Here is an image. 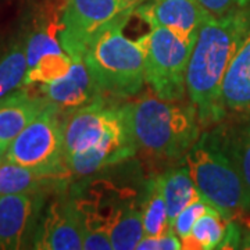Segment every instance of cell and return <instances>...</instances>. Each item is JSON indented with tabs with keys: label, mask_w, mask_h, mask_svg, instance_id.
Segmentation results:
<instances>
[{
	"label": "cell",
	"mask_w": 250,
	"mask_h": 250,
	"mask_svg": "<svg viewBox=\"0 0 250 250\" xmlns=\"http://www.w3.org/2000/svg\"><path fill=\"white\" fill-rule=\"evenodd\" d=\"M134 14L149 27L166 28L193 45L202 25L211 16L199 0H145L135 7Z\"/></svg>",
	"instance_id": "11"
},
{
	"label": "cell",
	"mask_w": 250,
	"mask_h": 250,
	"mask_svg": "<svg viewBox=\"0 0 250 250\" xmlns=\"http://www.w3.org/2000/svg\"><path fill=\"white\" fill-rule=\"evenodd\" d=\"M139 3H141V0H139Z\"/></svg>",
	"instance_id": "32"
},
{
	"label": "cell",
	"mask_w": 250,
	"mask_h": 250,
	"mask_svg": "<svg viewBox=\"0 0 250 250\" xmlns=\"http://www.w3.org/2000/svg\"><path fill=\"white\" fill-rule=\"evenodd\" d=\"M211 210H214V207L210 203H207L206 200H199V202H195V203L189 205L177 215L175 221L172 224V231L177 233L179 236V239L182 241L184 238H187L188 235L190 233L197 220L203 214H206V213L211 211Z\"/></svg>",
	"instance_id": "24"
},
{
	"label": "cell",
	"mask_w": 250,
	"mask_h": 250,
	"mask_svg": "<svg viewBox=\"0 0 250 250\" xmlns=\"http://www.w3.org/2000/svg\"><path fill=\"white\" fill-rule=\"evenodd\" d=\"M242 232H243V229H242L241 224L236 223V221H228L225 235H224L218 249H239L241 248Z\"/></svg>",
	"instance_id": "28"
},
{
	"label": "cell",
	"mask_w": 250,
	"mask_h": 250,
	"mask_svg": "<svg viewBox=\"0 0 250 250\" xmlns=\"http://www.w3.org/2000/svg\"><path fill=\"white\" fill-rule=\"evenodd\" d=\"M49 190L0 196V250H17L32 243Z\"/></svg>",
	"instance_id": "10"
},
{
	"label": "cell",
	"mask_w": 250,
	"mask_h": 250,
	"mask_svg": "<svg viewBox=\"0 0 250 250\" xmlns=\"http://www.w3.org/2000/svg\"><path fill=\"white\" fill-rule=\"evenodd\" d=\"M135 152L154 161L184 160L200 136L196 108L184 100H166L152 89L121 104Z\"/></svg>",
	"instance_id": "2"
},
{
	"label": "cell",
	"mask_w": 250,
	"mask_h": 250,
	"mask_svg": "<svg viewBox=\"0 0 250 250\" xmlns=\"http://www.w3.org/2000/svg\"><path fill=\"white\" fill-rule=\"evenodd\" d=\"M139 0H67L60 18L59 41L72 60L83 59L85 50L103 28L132 16Z\"/></svg>",
	"instance_id": "7"
},
{
	"label": "cell",
	"mask_w": 250,
	"mask_h": 250,
	"mask_svg": "<svg viewBox=\"0 0 250 250\" xmlns=\"http://www.w3.org/2000/svg\"><path fill=\"white\" fill-rule=\"evenodd\" d=\"M1 159H3V154L0 153V161H1Z\"/></svg>",
	"instance_id": "30"
},
{
	"label": "cell",
	"mask_w": 250,
	"mask_h": 250,
	"mask_svg": "<svg viewBox=\"0 0 250 250\" xmlns=\"http://www.w3.org/2000/svg\"><path fill=\"white\" fill-rule=\"evenodd\" d=\"M28 70L25 42L14 45L0 59V99L24 86Z\"/></svg>",
	"instance_id": "21"
},
{
	"label": "cell",
	"mask_w": 250,
	"mask_h": 250,
	"mask_svg": "<svg viewBox=\"0 0 250 250\" xmlns=\"http://www.w3.org/2000/svg\"><path fill=\"white\" fill-rule=\"evenodd\" d=\"M250 29V7L210 16L202 25L188 62L187 93L202 128L224 123L221 86L225 71Z\"/></svg>",
	"instance_id": "1"
},
{
	"label": "cell",
	"mask_w": 250,
	"mask_h": 250,
	"mask_svg": "<svg viewBox=\"0 0 250 250\" xmlns=\"http://www.w3.org/2000/svg\"><path fill=\"white\" fill-rule=\"evenodd\" d=\"M160 182L161 192L167 205L168 221L171 228L177 215L189 205L205 200L200 190L197 189L195 181L192 179L187 167L171 168L164 174L157 175Z\"/></svg>",
	"instance_id": "16"
},
{
	"label": "cell",
	"mask_w": 250,
	"mask_h": 250,
	"mask_svg": "<svg viewBox=\"0 0 250 250\" xmlns=\"http://www.w3.org/2000/svg\"><path fill=\"white\" fill-rule=\"evenodd\" d=\"M239 249H250V229H246L242 232L241 248Z\"/></svg>",
	"instance_id": "29"
},
{
	"label": "cell",
	"mask_w": 250,
	"mask_h": 250,
	"mask_svg": "<svg viewBox=\"0 0 250 250\" xmlns=\"http://www.w3.org/2000/svg\"><path fill=\"white\" fill-rule=\"evenodd\" d=\"M108 235L114 250L136 249L145 236L142 223V206L138 207L135 200L117 206L108 221Z\"/></svg>",
	"instance_id": "17"
},
{
	"label": "cell",
	"mask_w": 250,
	"mask_h": 250,
	"mask_svg": "<svg viewBox=\"0 0 250 250\" xmlns=\"http://www.w3.org/2000/svg\"><path fill=\"white\" fill-rule=\"evenodd\" d=\"M203 9L211 16H225L250 7V0H199Z\"/></svg>",
	"instance_id": "26"
},
{
	"label": "cell",
	"mask_w": 250,
	"mask_h": 250,
	"mask_svg": "<svg viewBox=\"0 0 250 250\" xmlns=\"http://www.w3.org/2000/svg\"><path fill=\"white\" fill-rule=\"evenodd\" d=\"M47 104L42 95L17 89L0 99V153L4 154L18 134Z\"/></svg>",
	"instance_id": "14"
},
{
	"label": "cell",
	"mask_w": 250,
	"mask_h": 250,
	"mask_svg": "<svg viewBox=\"0 0 250 250\" xmlns=\"http://www.w3.org/2000/svg\"><path fill=\"white\" fill-rule=\"evenodd\" d=\"M182 161L207 203L228 221H246L250 214L249 197L228 152L223 123L200 134Z\"/></svg>",
	"instance_id": "3"
},
{
	"label": "cell",
	"mask_w": 250,
	"mask_h": 250,
	"mask_svg": "<svg viewBox=\"0 0 250 250\" xmlns=\"http://www.w3.org/2000/svg\"><path fill=\"white\" fill-rule=\"evenodd\" d=\"M64 160L96 147L116 135L128 132L123 107L100 98L62 116Z\"/></svg>",
	"instance_id": "8"
},
{
	"label": "cell",
	"mask_w": 250,
	"mask_h": 250,
	"mask_svg": "<svg viewBox=\"0 0 250 250\" xmlns=\"http://www.w3.org/2000/svg\"><path fill=\"white\" fill-rule=\"evenodd\" d=\"M3 159L39 172L70 175L64 160L62 113L47 103L11 142Z\"/></svg>",
	"instance_id": "6"
},
{
	"label": "cell",
	"mask_w": 250,
	"mask_h": 250,
	"mask_svg": "<svg viewBox=\"0 0 250 250\" xmlns=\"http://www.w3.org/2000/svg\"><path fill=\"white\" fill-rule=\"evenodd\" d=\"M70 175L46 174L31 170L1 159L0 161V196L24 192L60 190L67 187Z\"/></svg>",
	"instance_id": "15"
},
{
	"label": "cell",
	"mask_w": 250,
	"mask_h": 250,
	"mask_svg": "<svg viewBox=\"0 0 250 250\" xmlns=\"http://www.w3.org/2000/svg\"><path fill=\"white\" fill-rule=\"evenodd\" d=\"M142 1H145V0H141V3H142Z\"/></svg>",
	"instance_id": "31"
},
{
	"label": "cell",
	"mask_w": 250,
	"mask_h": 250,
	"mask_svg": "<svg viewBox=\"0 0 250 250\" xmlns=\"http://www.w3.org/2000/svg\"><path fill=\"white\" fill-rule=\"evenodd\" d=\"M138 250H181L182 242L172 229L160 236H143L136 246Z\"/></svg>",
	"instance_id": "25"
},
{
	"label": "cell",
	"mask_w": 250,
	"mask_h": 250,
	"mask_svg": "<svg viewBox=\"0 0 250 250\" xmlns=\"http://www.w3.org/2000/svg\"><path fill=\"white\" fill-rule=\"evenodd\" d=\"M82 249L110 250L113 249L110 235L106 231H92L82 233Z\"/></svg>",
	"instance_id": "27"
},
{
	"label": "cell",
	"mask_w": 250,
	"mask_h": 250,
	"mask_svg": "<svg viewBox=\"0 0 250 250\" xmlns=\"http://www.w3.org/2000/svg\"><path fill=\"white\" fill-rule=\"evenodd\" d=\"M64 189L42 210L31 248L41 250L82 249L81 213L74 197L67 196Z\"/></svg>",
	"instance_id": "9"
},
{
	"label": "cell",
	"mask_w": 250,
	"mask_h": 250,
	"mask_svg": "<svg viewBox=\"0 0 250 250\" xmlns=\"http://www.w3.org/2000/svg\"><path fill=\"white\" fill-rule=\"evenodd\" d=\"M221 100L225 118H250V29L225 71Z\"/></svg>",
	"instance_id": "13"
},
{
	"label": "cell",
	"mask_w": 250,
	"mask_h": 250,
	"mask_svg": "<svg viewBox=\"0 0 250 250\" xmlns=\"http://www.w3.org/2000/svg\"><path fill=\"white\" fill-rule=\"evenodd\" d=\"M136 42L143 52L145 80L153 93L166 100H184L193 43L163 27H150Z\"/></svg>",
	"instance_id": "5"
},
{
	"label": "cell",
	"mask_w": 250,
	"mask_h": 250,
	"mask_svg": "<svg viewBox=\"0 0 250 250\" xmlns=\"http://www.w3.org/2000/svg\"><path fill=\"white\" fill-rule=\"evenodd\" d=\"M41 95L62 116L104 98L90 77L83 59L72 60L71 70L59 80L41 85Z\"/></svg>",
	"instance_id": "12"
},
{
	"label": "cell",
	"mask_w": 250,
	"mask_h": 250,
	"mask_svg": "<svg viewBox=\"0 0 250 250\" xmlns=\"http://www.w3.org/2000/svg\"><path fill=\"white\" fill-rule=\"evenodd\" d=\"M142 223L145 236H160L172 229L157 177L150 179L146 188V195L142 202Z\"/></svg>",
	"instance_id": "19"
},
{
	"label": "cell",
	"mask_w": 250,
	"mask_h": 250,
	"mask_svg": "<svg viewBox=\"0 0 250 250\" xmlns=\"http://www.w3.org/2000/svg\"><path fill=\"white\" fill-rule=\"evenodd\" d=\"M228 220L217 210H211L197 220L190 233L182 239V249L211 250L218 249L223 241Z\"/></svg>",
	"instance_id": "18"
},
{
	"label": "cell",
	"mask_w": 250,
	"mask_h": 250,
	"mask_svg": "<svg viewBox=\"0 0 250 250\" xmlns=\"http://www.w3.org/2000/svg\"><path fill=\"white\" fill-rule=\"evenodd\" d=\"M236 125L224 124L228 152L245 184L250 203V118Z\"/></svg>",
	"instance_id": "20"
},
{
	"label": "cell",
	"mask_w": 250,
	"mask_h": 250,
	"mask_svg": "<svg viewBox=\"0 0 250 250\" xmlns=\"http://www.w3.org/2000/svg\"><path fill=\"white\" fill-rule=\"evenodd\" d=\"M72 59L65 52L47 53L29 67L24 78V86L35 83H49L67 75L71 70Z\"/></svg>",
	"instance_id": "22"
},
{
	"label": "cell",
	"mask_w": 250,
	"mask_h": 250,
	"mask_svg": "<svg viewBox=\"0 0 250 250\" xmlns=\"http://www.w3.org/2000/svg\"><path fill=\"white\" fill-rule=\"evenodd\" d=\"M62 29V22H49L43 27L38 28L25 41V53H27L28 68L32 67L42 56L47 53H59L64 52L59 34Z\"/></svg>",
	"instance_id": "23"
},
{
	"label": "cell",
	"mask_w": 250,
	"mask_h": 250,
	"mask_svg": "<svg viewBox=\"0 0 250 250\" xmlns=\"http://www.w3.org/2000/svg\"><path fill=\"white\" fill-rule=\"evenodd\" d=\"M129 17L125 16L103 28L83 54L90 77L107 99L134 98L146 83L142 49L124 34Z\"/></svg>",
	"instance_id": "4"
}]
</instances>
